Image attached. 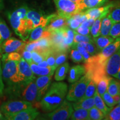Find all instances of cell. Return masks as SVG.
<instances>
[{"instance_id":"6da1fadb","label":"cell","mask_w":120,"mask_h":120,"mask_svg":"<svg viewBox=\"0 0 120 120\" xmlns=\"http://www.w3.org/2000/svg\"><path fill=\"white\" fill-rule=\"evenodd\" d=\"M2 75L6 87L4 91L11 98L19 96L23 87L22 86L18 70L19 61H11L7 58L6 53L2 58Z\"/></svg>"},{"instance_id":"7a4b0ae2","label":"cell","mask_w":120,"mask_h":120,"mask_svg":"<svg viewBox=\"0 0 120 120\" xmlns=\"http://www.w3.org/2000/svg\"><path fill=\"white\" fill-rule=\"evenodd\" d=\"M68 87L64 82H54L41 98L40 107L45 112H51L64 101Z\"/></svg>"},{"instance_id":"3957f363","label":"cell","mask_w":120,"mask_h":120,"mask_svg":"<svg viewBox=\"0 0 120 120\" xmlns=\"http://www.w3.org/2000/svg\"><path fill=\"white\" fill-rule=\"evenodd\" d=\"M28 10L26 6H23L8 14V18L12 27L16 34L23 41H26L29 35L26 27V13Z\"/></svg>"},{"instance_id":"277c9868","label":"cell","mask_w":120,"mask_h":120,"mask_svg":"<svg viewBox=\"0 0 120 120\" xmlns=\"http://www.w3.org/2000/svg\"><path fill=\"white\" fill-rule=\"evenodd\" d=\"M57 10V15L68 19L73 15L85 10L82 2L76 4L71 0H53Z\"/></svg>"},{"instance_id":"5b68a950","label":"cell","mask_w":120,"mask_h":120,"mask_svg":"<svg viewBox=\"0 0 120 120\" xmlns=\"http://www.w3.org/2000/svg\"><path fill=\"white\" fill-rule=\"evenodd\" d=\"M91 79L87 74L83 75L77 81L73 82L69 88L66 96L68 101L76 102L84 96L87 86L91 81Z\"/></svg>"},{"instance_id":"8992f818","label":"cell","mask_w":120,"mask_h":120,"mask_svg":"<svg viewBox=\"0 0 120 120\" xmlns=\"http://www.w3.org/2000/svg\"><path fill=\"white\" fill-rule=\"evenodd\" d=\"M73 112L72 105L68 101L64 100L57 108L48 113L47 119L52 120H66L70 118Z\"/></svg>"},{"instance_id":"52a82bcc","label":"cell","mask_w":120,"mask_h":120,"mask_svg":"<svg viewBox=\"0 0 120 120\" xmlns=\"http://www.w3.org/2000/svg\"><path fill=\"white\" fill-rule=\"evenodd\" d=\"M32 106L31 102L26 101H8L1 105V111L6 115H11Z\"/></svg>"},{"instance_id":"ba28073f","label":"cell","mask_w":120,"mask_h":120,"mask_svg":"<svg viewBox=\"0 0 120 120\" xmlns=\"http://www.w3.org/2000/svg\"><path fill=\"white\" fill-rule=\"evenodd\" d=\"M57 14H51L49 16H45L35 10H28L26 13V19L30 21L32 23L34 28L42 26L46 27Z\"/></svg>"},{"instance_id":"9c48e42d","label":"cell","mask_w":120,"mask_h":120,"mask_svg":"<svg viewBox=\"0 0 120 120\" xmlns=\"http://www.w3.org/2000/svg\"><path fill=\"white\" fill-rule=\"evenodd\" d=\"M119 4L120 1L111 2L103 7L101 6L88 8V10H87L84 12L86 15L88 19H96L100 17L104 18L111 11L112 9L118 6Z\"/></svg>"},{"instance_id":"30bf717a","label":"cell","mask_w":120,"mask_h":120,"mask_svg":"<svg viewBox=\"0 0 120 120\" xmlns=\"http://www.w3.org/2000/svg\"><path fill=\"white\" fill-rule=\"evenodd\" d=\"M18 70L23 88L34 79V73L31 69L30 64L23 57L21 58L18 64Z\"/></svg>"},{"instance_id":"8fae6325","label":"cell","mask_w":120,"mask_h":120,"mask_svg":"<svg viewBox=\"0 0 120 120\" xmlns=\"http://www.w3.org/2000/svg\"><path fill=\"white\" fill-rule=\"evenodd\" d=\"M2 44L0 45V51H3L4 53H10L12 52H17L22 54L25 50V45L26 43L23 41L13 38H9L3 42Z\"/></svg>"},{"instance_id":"7c38bea8","label":"cell","mask_w":120,"mask_h":120,"mask_svg":"<svg viewBox=\"0 0 120 120\" xmlns=\"http://www.w3.org/2000/svg\"><path fill=\"white\" fill-rule=\"evenodd\" d=\"M39 112L37 109L32 106L11 115L4 116L5 120H32L38 116Z\"/></svg>"},{"instance_id":"4fadbf2b","label":"cell","mask_w":120,"mask_h":120,"mask_svg":"<svg viewBox=\"0 0 120 120\" xmlns=\"http://www.w3.org/2000/svg\"><path fill=\"white\" fill-rule=\"evenodd\" d=\"M120 68V49L108 59L106 65V72L108 75L115 77Z\"/></svg>"},{"instance_id":"5bb4252c","label":"cell","mask_w":120,"mask_h":120,"mask_svg":"<svg viewBox=\"0 0 120 120\" xmlns=\"http://www.w3.org/2000/svg\"><path fill=\"white\" fill-rule=\"evenodd\" d=\"M52 76L53 75L41 76L36 79V83L37 87V101H40L47 91L51 82Z\"/></svg>"},{"instance_id":"9a60e30c","label":"cell","mask_w":120,"mask_h":120,"mask_svg":"<svg viewBox=\"0 0 120 120\" xmlns=\"http://www.w3.org/2000/svg\"><path fill=\"white\" fill-rule=\"evenodd\" d=\"M23 101L34 102L36 101L37 96V87L36 82L33 80L24 87L19 94Z\"/></svg>"},{"instance_id":"2e32d148","label":"cell","mask_w":120,"mask_h":120,"mask_svg":"<svg viewBox=\"0 0 120 120\" xmlns=\"http://www.w3.org/2000/svg\"><path fill=\"white\" fill-rule=\"evenodd\" d=\"M120 49V36L115 38L114 41L102 49L98 55L105 60H108L109 57Z\"/></svg>"},{"instance_id":"e0dca14e","label":"cell","mask_w":120,"mask_h":120,"mask_svg":"<svg viewBox=\"0 0 120 120\" xmlns=\"http://www.w3.org/2000/svg\"><path fill=\"white\" fill-rule=\"evenodd\" d=\"M67 19L61 17L57 14L55 17L51 19L47 26H46V28L51 33L55 32L67 26Z\"/></svg>"},{"instance_id":"ac0fdd59","label":"cell","mask_w":120,"mask_h":120,"mask_svg":"<svg viewBox=\"0 0 120 120\" xmlns=\"http://www.w3.org/2000/svg\"><path fill=\"white\" fill-rule=\"evenodd\" d=\"M85 74H86V69L84 66H75L70 69L68 81L70 83H73L79 80Z\"/></svg>"},{"instance_id":"d6986e66","label":"cell","mask_w":120,"mask_h":120,"mask_svg":"<svg viewBox=\"0 0 120 120\" xmlns=\"http://www.w3.org/2000/svg\"><path fill=\"white\" fill-rule=\"evenodd\" d=\"M51 33L48 31L46 27L39 26L34 28L31 31L29 38V42L37 41L39 39L44 37H49Z\"/></svg>"},{"instance_id":"ffe728a7","label":"cell","mask_w":120,"mask_h":120,"mask_svg":"<svg viewBox=\"0 0 120 120\" xmlns=\"http://www.w3.org/2000/svg\"><path fill=\"white\" fill-rule=\"evenodd\" d=\"M30 66L34 74L39 76L53 75L54 71L56 69L55 67L51 66L47 67H40L34 62H32L31 64H30Z\"/></svg>"},{"instance_id":"44dd1931","label":"cell","mask_w":120,"mask_h":120,"mask_svg":"<svg viewBox=\"0 0 120 120\" xmlns=\"http://www.w3.org/2000/svg\"><path fill=\"white\" fill-rule=\"evenodd\" d=\"M115 38L110 36H98L97 37H93L94 42L97 47V50L101 51L103 48L108 46L114 41Z\"/></svg>"},{"instance_id":"7402d4cb","label":"cell","mask_w":120,"mask_h":120,"mask_svg":"<svg viewBox=\"0 0 120 120\" xmlns=\"http://www.w3.org/2000/svg\"><path fill=\"white\" fill-rule=\"evenodd\" d=\"M94 106V97L90 98H82L79 101L73 103V107L75 109H83L88 110Z\"/></svg>"},{"instance_id":"603a6c76","label":"cell","mask_w":120,"mask_h":120,"mask_svg":"<svg viewBox=\"0 0 120 120\" xmlns=\"http://www.w3.org/2000/svg\"><path fill=\"white\" fill-rule=\"evenodd\" d=\"M94 106L96 107L97 109H100L101 111L103 113L105 116H106L109 112L111 110L112 107H108L106 103H105L104 101L103 100L101 96L97 92V90L94 93Z\"/></svg>"},{"instance_id":"cb8c5ba5","label":"cell","mask_w":120,"mask_h":120,"mask_svg":"<svg viewBox=\"0 0 120 120\" xmlns=\"http://www.w3.org/2000/svg\"><path fill=\"white\" fill-rule=\"evenodd\" d=\"M113 23L112 21L108 14L106 17L102 19L101 24V28H100V35L103 36H109V32L111 29Z\"/></svg>"},{"instance_id":"d4e9b609","label":"cell","mask_w":120,"mask_h":120,"mask_svg":"<svg viewBox=\"0 0 120 120\" xmlns=\"http://www.w3.org/2000/svg\"><path fill=\"white\" fill-rule=\"evenodd\" d=\"M70 68L68 62H65L57 67L55 75V79L57 81H61L66 77Z\"/></svg>"},{"instance_id":"484cf974","label":"cell","mask_w":120,"mask_h":120,"mask_svg":"<svg viewBox=\"0 0 120 120\" xmlns=\"http://www.w3.org/2000/svg\"><path fill=\"white\" fill-rule=\"evenodd\" d=\"M111 79V77L106 74L103 76L98 81L97 84V91L101 97L107 91L109 82Z\"/></svg>"},{"instance_id":"4316f807","label":"cell","mask_w":120,"mask_h":120,"mask_svg":"<svg viewBox=\"0 0 120 120\" xmlns=\"http://www.w3.org/2000/svg\"><path fill=\"white\" fill-rule=\"evenodd\" d=\"M64 36V41L66 44L71 47L73 43V39L75 36V30H72L68 26H66L61 29Z\"/></svg>"},{"instance_id":"83f0119b","label":"cell","mask_w":120,"mask_h":120,"mask_svg":"<svg viewBox=\"0 0 120 120\" xmlns=\"http://www.w3.org/2000/svg\"><path fill=\"white\" fill-rule=\"evenodd\" d=\"M70 119L73 120H89L88 110L83 109H76L72 113Z\"/></svg>"},{"instance_id":"f1b7e54d","label":"cell","mask_w":120,"mask_h":120,"mask_svg":"<svg viewBox=\"0 0 120 120\" xmlns=\"http://www.w3.org/2000/svg\"><path fill=\"white\" fill-rule=\"evenodd\" d=\"M107 91L112 96L120 94V82L111 78L109 82Z\"/></svg>"},{"instance_id":"f546056e","label":"cell","mask_w":120,"mask_h":120,"mask_svg":"<svg viewBox=\"0 0 120 120\" xmlns=\"http://www.w3.org/2000/svg\"><path fill=\"white\" fill-rule=\"evenodd\" d=\"M109 0H82V2L85 9L103 6Z\"/></svg>"},{"instance_id":"4dcf8cb0","label":"cell","mask_w":120,"mask_h":120,"mask_svg":"<svg viewBox=\"0 0 120 120\" xmlns=\"http://www.w3.org/2000/svg\"><path fill=\"white\" fill-rule=\"evenodd\" d=\"M105 115L100 109L95 106L88 109V118L89 120H104Z\"/></svg>"},{"instance_id":"1f68e13d","label":"cell","mask_w":120,"mask_h":120,"mask_svg":"<svg viewBox=\"0 0 120 120\" xmlns=\"http://www.w3.org/2000/svg\"><path fill=\"white\" fill-rule=\"evenodd\" d=\"M103 17H99L94 20V23L90 27V32L93 37H97L100 36V28L102 19Z\"/></svg>"},{"instance_id":"d6a6232c","label":"cell","mask_w":120,"mask_h":120,"mask_svg":"<svg viewBox=\"0 0 120 120\" xmlns=\"http://www.w3.org/2000/svg\"><path fill=\"white\" fill-rule=\"evenodd\" d=\"M106 120H120V106H116L106 115L104 118Z\"/></svg>"},{"instance_id":"836d02e7","label":"cell","mask_w":120,"mask_h":120,"mask_svg":"<svg viewBox=\"0 0 120 120\" xmlns=\"http://www.w3.org/2000/svg\"><path fill=\"white\" fill-rule=\"evenodd\" d=\"M0 34L3 40L5 41L11 37V32L4 21L0 19Z\"/></svg>"},{"instance_id":"e575fe53","label":"cell","mask_w":120,"mask_h":120,"mask_svg":"<svg viewBox=\"0 0 120 120\" xmlns=\"http://www.w3.org/2000/svg\"><path fill=\"white\" fill-rule=\"evenodd\" d=\"M79 42H91L94 43L93 37L90 35H82L78 34L75 31V36L73 39V43Z\"/></svg>"},{"instance_id":"d590c367","label":"cell","mask_w":120,"mask_h":120,"mask_svg":"<svg viewBox=\"0 0 120 120\" xmlns=\"http://www.w3.org/2000/svg\"><path fill=\"white\" fill-rule=\"evenodd\" d=\"M97 90V84L92 80H91L87 86L84 96L82 98H90L94 96V93Z\"/></svg>"},{"instance_id":"8d00e7d4","label":"cell","mask_w":120,"mask_h":120,"mask_svg":"<svg viewBox=\"0 0 120 120\" xmlns=\"http://www.w3.org/2000/svg\"><path fill=\"white\" fill-rule=\"evenodd\" d=\"M77 45L79 46H81L85 48L86 49V51L90 55L93 56L94 55V54L96 53L97 49H96V46L94 43L91 42H79L76 43Z\"/></svg>"},{"instance_id":"74e56055","label":"cell","mask_w":120,"mask_h":120,"mask_svg":"<svg viewBox=\"0 0 120 120\" xmlns=\"http://www.w3.org/2000/svg\"><path fill=\"white\" fill-rule=\"evenodd\" d=\"M113 24L120 22V6L115 7L109 13Z\"/></svg>"},{"instance_id":"f35d334b","label":"cell","mask_w":120,"mask_h":120,"mask_svg":"<svg viewBox=\"0 0 120 120\" xmlns=\"http://www.w3.org/2000/svg\"><path fill=\"white\" fill-rule=\"evenodd\" d=\"M101 97L102 98L105 103H106V105H107L108 107L112 108L114 106H115L117 104L116 102L114 101L113 97L111 95H110L107 91L104 93V94H103Z\"/></svg>"},{"instance_id":"ab89813d","label":"cell","mask_w":120,"mask_h":120,"mask_svg":"<svg viewBox=\"0 0 120 120\" xmlns=\"http://www.w3.org/2000/svg\"><path fill=\"white\" fill-rule=\"evenodd\" d=\"M72 47L73 49H77V50H78L79 52V53L81 54L82 57H83L84 62H86L87 60L89 59L90 57H91V55H90V53L87 51L86 49H85V48L81 47V46H79V45H77L76 43H73V45H72Z\"/></svg>"},{"instance_id":"60d3db41","label":"cell","mask_w":120,"mask_h":120,"mask_svg":"<svg viewBox=\"0 0 120 120\" xmlns=\"http://www.w3.org/2000/svg\"><path fill=\"white\" fill-rule=\"evenodd\" d=\"M71 57L72 61L75 63H79L84 61L82 55L76 49H73L71 51Z\"/></svg>"},{"instance_id":"b9f144b4","label":"cell","mask_w":120,"mask_h":120,"mask_svg":"<svg viewBox=\"0 0 120 120\" xmlns=\"http://www.w3.org/2000/svg\"><path fill=\"white\" fill-rule=\"evenodd\" d=\"M67 54L66 53V52H62V53H58L56 56L55 67L57 68L60 65L65 62V61L67 60Z\"/></svg>"},{"instance_id":"7bdbcfd3","label":"cell","mask_w":120,"mask_h":120,"mask_svg":"<svg viewBox=\"0 0 120 120\" xmlns=\"http://www.w3.org/2000/svg\"><path fill=\"white\" fill-rule=\"evenodd\" d=\"M109 36L113 37L114 38H116L120 36V22L113 24L112 26Z\"/></svg>"},{"instance_id":"ee69618b","label":"cell","mask_w":120,"mask_h":120,"mask_svg":"<svg viewBox=\"0 0 120 120\" xmlns=\"http://www.w3.org/2000/svg\"><path fill=\"white\" fill-rule=\"evenodd\" d=\"M67 26L71 28V29L73 30H75L76 29L79 27L81 25L80 22L79 21V19H77L76 18H75L73 16H72L70 19H67Z\"/></svg>"},{"instance_id":"f6af8a7d","label":"cell","mask_w":120,"mask_h":120,"mask_svg":"<svg viewBox=\"0 0 120 120\" xmlns=\"http://www.w3.org/2000/svg\"><path fill=\"white\" fill-rule=\"evenodd\" d=\"M58 53H57L56 52H55L53 50V51L51 52L48 55L47 57L46 58V61H47L48 64H49V66L51 67H55V61H56V56ZM56 68V67H55Z\"/></svg>"},{"instance_id":"bcb514c9","label":"cell","mask_w":120,"mask_h":120,"mask_svg":"<svg viewBox=\"0 0 120 120\" xmlns=\"http://www.w3.org/2000/svg\"><path fill=\"white\" fill-rule=\"evenodd\" d=\"M32 53V62H34L35 64H38V63L42 62L43 60H46V58L42 55L41 53H38L36 51H33L31 52Z\"/></svg>"},{"instance_id":"7dc6e473","label":"cell","mask_w":120,"mask_h":120,"mask_svg":"<svg viewBox=\"0 0 120 120\" xmlns=\"http://www.w3.org/2000/svg\"><path fill=\"white\" fill-rule=\"evenodd\" d=\"M6 53L7 58L11 61H19L21 58H22L21 55L17 52H12L10 53Z\"/></svg>"},{"instance_id":"c3c4849f","label":"cell","mask_w":120,"mask_h":120,"mask_svg":"<svg viewBox=\"0 0 120 120\" xmlns=\"http://www.w3.org/2000/svg\"><path fill=\"white\" fill-rule=\"evenodd\" d=\"M75 31L78 34L82 35H90V28L82 25H81Z\"/></svg>"},{"instance_id":"681fc988","label":"cell","mask_w":120,"mask_h":120,"mask_svg":"<svg viewBox=\"0 0 120 120\" xmlns=\"http://www.w3.org/2000/svg\"><path fill=\"white\" fill-rule=\"evenodd\" d=\"M21 55H22V57L25 59L26 61L27 62L28 64H31L32 62V53L31 52L28 51L27 50H24Z\"/></svg>"},{"instance_id":"f907efd6","label":"cell","mask_w":120,"mask_h":120,"mask_svg":"<svg viewBox=\"0 0 120 120\" xmlns=\"http://www.w3.org/2000/svg\"><path fill=\"white\" fill-rule=\"evenodd\" d=\"M4 84L3 81L2 75V66L1 64V60H0V97L2 96L4 94Z\"/></svg>"},{"instance_id":"816d5d0a","label":"cell","mask_w":120,"mask_h":120,"mask_svg":"<svg viewBox=\"0 0 120 120\" xmlns=\"http://www.w3.org/2000/svg\"><path fill=\"white\" fill-rule=\"evenodd\" d=\"M36 46V41L29 42H28V43H27V44L25 45V50L28 51L32 52L34 50Z\"/></svg>"},{"instance_id":"f5cc1de1","label":"cell","mask_w":120,"mask_h":120,"mask_svg":"<svg viewBox=\"0 0 120 120\" xmlns=\"http://www.w3.org/2000/svg\"><path fill=\"white\" fill-rule=\"evenodd\" d=\"M95 19H87L86 20H85V21H83L81 25H84V26L88 27H91V26L92 25V24L94 23Z\"/></svg>"},{"instance_id":"db71d44e","label":"cell","mask_w":120,"mask_h":120,"mask_svg":"<svg viewBox=\"0 0 120 120\" xmlns=\"http://www.w3.org/2000/svg\"><path fill=\"white\" fill-rule=\"evenodd\" d=\"M38 65L40 67H49V64H48L47 61H46V60H43V61H42V62L38 63Z\"/></svg>"},{"instance_id":"11a10c76","label":"cell","mask_w":120,"mask_h":120,"mask_svg":"<svg viewBox=\"0 0 120 120\" xmlns=\"http://www.w3.org/2000/svg\"><path fill=\"white\" fill-rule=\"evenodd\" d=\"M113 98L114 101L116 102V103L117 104V103L119 102V101H120V94H117V95L114 96H112Z\"/></svg>"},{"instance_id":"9f6ffc18","label":"cell","mask_w":120,"mask_h":120,"mask_svg":"<svg viewBox=\"0 0 120 120\" xmlns=\"http://www.w3.org/2000/svg\"><path fill=\"white\" fill-rule=\"evenodd\" d=\"M115 77L117 79H119V80H120V70H118V72L117 73L116 76H115Z\"/></svg>"},{"instance_id":"6f0895ef","label":"cell","mask_w":120,"mask_h":120,"mask_svg":"<svg viewBox=\"0 0 120 120\" xmlns=\"http://www.w3.org/2000/svg\"><path fill=\"white\" fill-rule=\"evenodd\" d=\"M71 1H73V2H74L75 3H76V4H81V3H82V0H71Z\"/></svg>"},{"instance_id":"680465c9","label":"cell","mask_w":120,"mask_h":120,"mask_svg":"<svg viewBox=\"0 0 120 120\" xmlns=\"http://www.w3.org/2000/svg\"><path fill=\"white\" fill-rule=\"evenodd\" d=\"M3 7V3L2 0H0V12H1V10H2Z\"/></svg>"},{"instance_id":"91938a15","label":"cell","mask_w":120,"mask_h":120,"mask_svg":"<svg viewBox=\"0 0 120 120\" xmlns=\"http://www.w3.org/2000/svg\"><path fill=\"white\" fill-rule=\"evenodd\" d=\"M3 42H4V40H3V39L2 38V37H1V34H0V45H1V43H2Z\"/></svg>"},{"instance_id":"94428289","label":"cell","mask_w":120,"mask_h":120,"mask_svg":"<svg viewBox=\"0 0 120 120\" xmlns=\"http://www.w3.org/2000/svg\"><path fill=\"white\" fill-rule=\"evenodd\" d=\"M2 118H3L2 115V114H1V113H0V119H2Z\"/></svg>"},{"instance_id":"6125c7cd","label":"cell","mask_w":120,"mask_h":120,"mask_svg":"<svg viewBox=\"0 0 120 120\" xmlns=\"http://www.w3.org/2000/svg\"><path fill=\"white\" fill-rule=\"evenodd\" d=\"M118 105H119V106H120V101H119V102H118Z\"/></svg>"},{"instance_id":"be15d7a7","label":"cell","mask_w":120,"mask_h":120,"mask_svg":"<svg viewBox=\"0 0 120 120\" xmlns=\"http://www.w3.org/2000/svg\"></svg>"}]
</instances>
